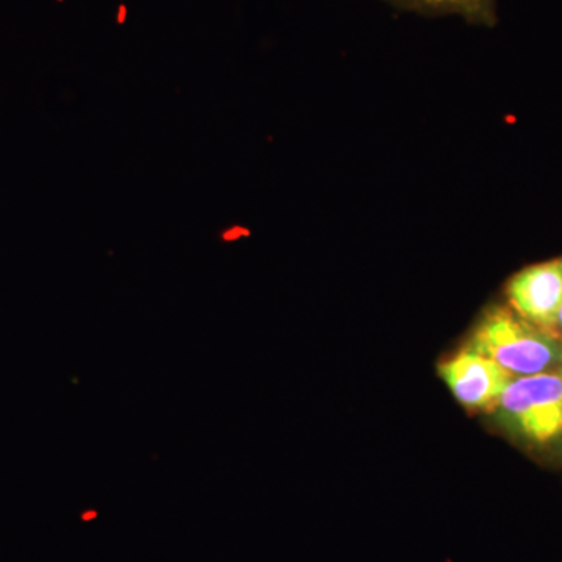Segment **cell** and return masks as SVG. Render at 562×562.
I'll list each match as a JSON object with an SVG mask.
<instances>
[{
    "instance_id": "4",
    "label": "cell",
    "mask_w": 562,
    "mask_h": 562,
    "mask_svg": "<svg viewBox=\"0 0 562 562\" xmlns=\"http://www.w3.org/2000/svg\"><path fill=\"white\" fill-rule=\"evenodd\" d=\"M517 316L553 330L562 303V260L542 262L517 273L508 286Z\"/></svg>"
},
{
    "instance_id": "1",
    "label": "cell",
    "mask_w": 562,
    "mask_h": 562,
    "mask_svg": "<svg viewBox=\"0 0 562 562\" xmlns=\"http://www.w3.org/2000/svg\"><path fill=\"white\" fill-rule=\"evenodd\" d=\"M469 350L497 362L513 379L562 371V338L506 310L487 313Z\"/></svg>"
},
{
    "instance_id": "2",
    "label": "cell",
    "mask_w": 562,
    "mask_h": 562,
    "mask_svg": "<svg viewBox=\"0 0 562 562\" xmlns=\"http://www.w3.org/2000/svg\"><path fill=\"white\" fill-rule=\"evenodd\" d=\"M492 409L503 427L527 442L562 441V371L513 379Z\"/></svg>"
},
{
    "instance_id": "5",
    "label": "cell",
    "mask_w": 562,
    "mask_h": 562,
    "mask_svg": "<svg viewBox=\"0 0 562 562\" xmlns=\"http://www.w3.org/2000/svg\"><path fill=\"white\" fill-rule=\"evenodd\" d=\"M403 5L432 13H460L472 21L494 20V0H397Z\"/></svg>"
},
{
    "instance_id": "6",
    "label": "cell",
    "mask_w": 562,
    "mask_h": 562,
    "mask_svg": "<svg viewBox=\"0 0 562 562\" xmlns=\"http://www.w3.org/2000/svg\"><path fill=\"white\" fill-rule=\"evenodd\" d=\"M554 328H558V330L561 331V338H562V303H561V308H560V313H558V321H557V325H554Z\"/></svg>"
},
{
    "instance_id": "3",
    "label": "cell",
    "mask_w": 562,
    "mask_h": 562,
    "mask_svg": "<svg viewBox=\"0 0 562 562\" xmlns=\"http://www.w3.org/2000/svg\"><path fill=\"white\" fill-rule=\"evenodd\" d=\"M443 382L469 408H494L513 376L497 362L469 349L439 366Z\"/></svg>"
}]
</instances>
